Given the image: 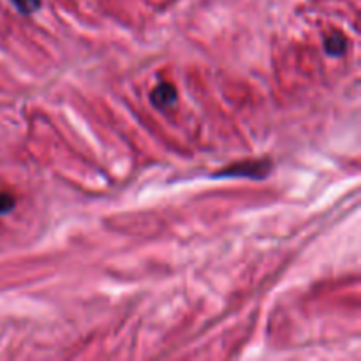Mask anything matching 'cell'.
I'll return each mask as SVG.
<instances>
[{"label": "cell", "instance_id": "2", "mask_svg": "<svg viewBox=\"0 0 361 361\" xmlns=\"http://www.w3.org/2000/svg\"><path fill=\"white\" fill-rule=\"evenodd\" d=\"M150 101L155 108H171L176 102V88L171 83H161L152 90Z\"/></svg>", "mask_w": 361, "mask_h": 361}, {"label": "cell", "instance_id": "3", "mask_svg": "<svg viewBox=\"0 0 361 361\" xmlns=\"http://www.w3.org/2000/svg\"><path fill=\"white\" fill-rule=\"evenodd\" d=\"M324 48H326V53L331 56H342L344 55L345 48H348V41L342 34L330 35V37L324 41Z\"/></svg>", "mask_w": 361, "mask_h": 361}, {"label": "cell", "instance_id": "5", "mask_svg": "<svg viewBox=\"0 0 361 361\" xmlns=\"http://www.w3.org/2000/svg\"><path fill=\"white\" fill-rule=\"evenodd\" d=\"M14 204H16V200L13 194L0 192V215H7L9 212H13Z\"/></svg>", "mask_w": 361, "mask_h": 361}, {"label": "cell", "instance_id": "1", "mask_svg": "<svg viewBox=\"0 0 361 361\" xmlns=\"http://www.w3.org/2000/svg\"><path fill=\"white\" fill-rule=\"evenodd\" d=\"M270 171H271L270 161H250V162H240V164L231 166L229 169L222 171L221 175L252 176V178L259 180V178H264V176H267Z\"/></svg>", "mask_w": 361, "mask_h": 361}, {"label": "cell", "instance_id": "4", "mask_svg": "<svg viewBox=\"0 0 361 361\" xmlns=\"http://www.w3.org/2000/svg\"><path fill=\"white\" fill-rule=\"evenodd\" d=\"M21 14H32L41 7V0H11Z\"/></svg>", "mask_w": 361, "mask_h": 361}]
</instances>
